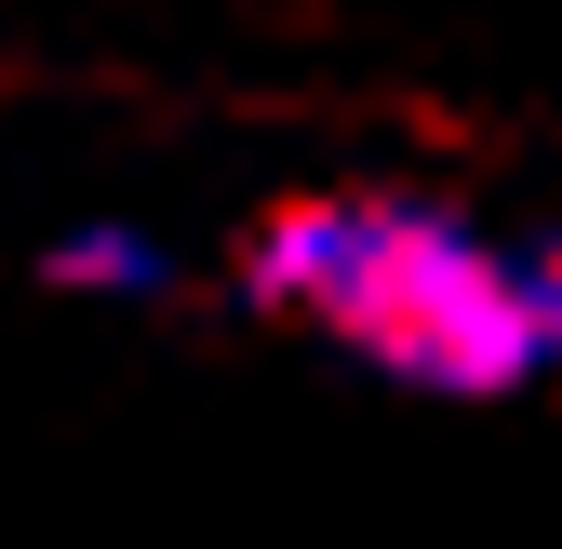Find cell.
<instances>
[{
    "label": "cell",
    "mask_w": 562,
    "mask_h": 549,
    "mask_svg": "<svg viewBox=\"0 0 562 549\" xmlns=\"http://www.w3.org/2000/svg\"><path fill=\"white\" fill-rule=\"evenodd\" d=\"M241 309L429 402H522L562 376V242L442 188H295L241 228Z\"/></svg>",
    "instance_id": "cell-1"
},
{
    "label": "cell",
    "mask_w": 562,
    "mask_h": 549,
    "mask_svg": "<svg viewBox=\"0 0 562 549\" xmlns=\"http://www.w3.org/2000/svg\"><path fill=\"white\" fill-rule=\"evenodd\" d=\"M41 282L54 295H94V309H175L188 295V255L148 228V215H67L41 242Z\"/></svg>",
    "instance_id": "cell-2"
}]
</instances>
